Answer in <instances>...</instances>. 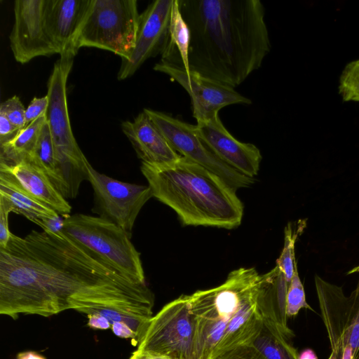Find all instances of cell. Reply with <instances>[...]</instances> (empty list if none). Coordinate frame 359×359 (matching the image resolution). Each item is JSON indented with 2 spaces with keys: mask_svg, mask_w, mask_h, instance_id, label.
<instances>
[{
  "mask_svg": "<svg viewBox=\"0 0 359 359\" xmlns=\"http://www.w3.org/2000/svg\"><path fill=\"white\" fill-rule=\"evenodd\" d=\"M129 359H172L163 355L142 351L140 350H136L134 351Z\"/></svg>",
  "mask_w": 359,
  "mask_h": 359,
  "instance_id": "cell-36",
  "label": "cell"
},
{
  "mask_svg": "<svg viewBox=\"0 0 359 359\" xmlns=\"http://www.w3.org/2000/svg\"><path fill=\"white\" fill-rule=\"evenodd\" d=\"M17 359H46L40 354L34 351H25L18 354Z\"/></svg>",
  "mask_w": 359,
  "mask_h": 359,
  "instance_id": "cell-37",
  "label": "cell"
},
{
  "mask_svg": "<svg viewBox=\"0 0 359 359\" xmlns=\"http://www.w3.org/2000/svg\"><path fill=\"white\" fill-rule=\"evenodd\" d=\"M45 122L46 114L27 125L12 141L1 144L0 165L12 166L27 158L35 148Z\"/></svg>",
  "mask_w": 359,
  "mask_h": 359,
  "instance_id": "cell-22",
  "label": "cell"
},
{
  "mask_svg": "<svg viewBox=\"0 0 359 359\" xmlns=\"http://www.w3.org/2000/svg\"><path fill=\"white\" fill-rule=\"evenodd\" d=\"M64 222L65 218L59 215L53 218L47 219L41 222L39 226L43 231L51 233H60L62 232Z\"/></svg>",
  "mask_w": 359,
  "mask_h": 359,
  "instance_id": "cell-33",
  "label": "cell"
},
{
  "mask_svg": "<svg viewBox=\"0 0 359 359\" xmlns=\"http://www.w3.org/2000/svg\"><path fill=\"white\" fill-rule=\"evenodd\" d=\"M174 0H156L140 15L133 52L127 61H121L118 80L132 75L149 58L162 54L169 36Z\"/></svg>",
  "mask_w": 359,
  "mask_h": 359,
  "instance_id": "cell-14",
  "label": "cell"
},
{
  "mask_svg": "<svg viewBox=\"0 0 359 359\" xmlns=\"http://www.w3.org/2000/svg\"><path fill=\"white\" fill-rule=\"evenodd\" d=\"M211 359H265L251 344L237 346Z\"/></svg>",
  "mask_w": 359,
  "mask_h": 359,
  "instance_id": "cell-29",
  "label": "cell"
},
{
  "mask_svg": "<svg viewBox=\"0 0 359 359\" xmlns=\"http://www.w3.org/2000/svg\"><path fill=\"white\" fill-rule=\"evenodd\" d=\"M262 280L255 268L241 267L220 285L189 295L196 320L195 359L252 344L262 327L257 309Z\"/></svg>",
  "mask_w": 359,
  "mask_h": 359,
  "instance_id": "cell-3",
  "label": "cell"
},
{
  "mask_svg": "<svg viewBox=\"0 0 359 359\" xmlns=\"http://www.w3.org/2000/svg\"><path fill=\"white\" fill-rule=\"evenodd\" d=\"M265 359H298V353L278 327L262 320V329L252 342Z\"/></svg>",
  "mask_w": 359,
  "mask_h": 359,
  "instance_id": "cell-23",
  "label": "cell"
},
{
  "mask_svg": "<svg viewBox=\"0 0 359 359\" xmlns=\"http://www.w3.org/2000/svg\"><path fill=\"white\" fill-rule=\"evenodd\" d=\"M21 130L0 114V145L12 141Z\"/></svg>",
  "mask_w": 359,
  "mask_h": 359,
  "instance_id": "cell-32",
  "label": "cell"
},
{
  "mask_svg": "<svg viewBox=\"0 0 359 359\" xmlns=\"http://www.w3.org/2000/svg\"><path fill=\"white\" fill-rule=\"evenodd\" d=\"M195 132L224 163L247 177L254 178L257 175L262 158L259 149L253 144L236 140L224 126L219 115L197 122Z\"/></svg>",
  "mask_w": 359,
  "mask_h": 359,
  "instance_id": "cell-15",
  "label": "cell"
},
{
  "mask_svg": "<svg viewBox=\"0 0 359 359\" xmlns=\"http://www.w3.org/2000/svg\"><path fill=\"white\" fill-rule=\"evenodd\" d=\"M45 4L46 0H16L14 2V24L9 40L18 62L25 64L36 57L57 53L45 29Z\"/></svg>",
  "mask_w": 359,
  "mask_h": 359,
  "instance_id": "cell-13",
  "label": "cell"
},
{
  "mask_svg": "<svg viewBox=\"0 0 359 359\" xmlns=\"http://www.w3.org/2000/svg\"><path fill=\"white\" fill-rule=\"evenodd\" d=\"M26 159L39 167L48 177L55 188L66 198V186L57 169L53 139L46 121L42 127L33 152Z\"/></svg>",
  "mask_w": 359,
  "mask_h": 359,
  "instance_id": "cell-24",
  "label": "cell"
},
{
  "mask_svg": "<svg viewBox=\"0 0 359 359\" xmlns=\"http://www.w3.org/2000/svg\"><path fill=\"white\" fill-rule=\"evenodd\" d=\"M12 212L10 204L0 196V248H5L12 233L8 228V215Z\"/></svg>",
  "mask_w": 359,
  "mask_h": 359,
  "instance_id": "cell-30",
  "label": "cell"
},
{
  "mask_svg": "<svg viewBox=\"0 0 359 359\" xmlns=\"http://www.w3.org/2000/svg\"><path fill=\"white\" fill-rule=\"evenodd\" d=\"M147 284L129 280L64 233H13L0 248V313L48 317L68 309L136 306L152 310Z\"/></svg>",
  "mask_w": 359,
  "mask_h": 359,
  "instance_id": "cell-1",
  "label": "cell"
},
{
  "mask_svg": "<svg viewBox=\"0 0 359 359\" xmlns=\"http://www.w3.org/2000/svg\"><path fill=\"white\" fill-rule=\"evenodd\" d=\"M288 285L284 274L277 266L262 274L257 309L262 320L276 325L290 340L294 334L287 325L286 296Z\"/></svg>",
  "mask_w": 359,
  "mask_h": 359,
  "instance_id": "cell-18",
  "label": "cell"
},
{
  "mask_svg": "<svg viewBox=\"0 0 359 359\" xmlns=\"http://www.w3.org/2000/svg\"><path fill=\"white\" fill-rule=\"evenodd\" d=\"M0 171L13 175L34 198L48 205L64 218L69 217L72 207L55 188L46 173L28 159L12 166L0 165Z\"/></svg>",
  "mask_w": 359,
  "mask_h": 359,
  "instance_id": "cell-19",
  "label": "cell"
},
{
  "mask_svg": "<svg viewBox=\"0 0 359 359\" xmlns=\"http://www.w3.org/2000/svg\"><path fill=\"white\" fill-rule=\"evenodd\" d=\"M111 329L117 337L125 339L130 338L133 341L135 342V344H137L135 334L126 323L120 322L114 323L111 325Z\"/></svg>",
  "mask_w": 359,
  "mask_h": 359,
  "instance_id": "cell-34",
  "label": "cell"
},
{
  "mask_svg": "<svg viewBox=\"0 0 359 359\" xmlns=\"http://www.w3.org/2000/svg\"><path fill=\"white\" fill-rule=\"evenodd\" d=\"M90 0H46L43 20L57 53L76 55L74 43Z\"/></svg>",
  "mask_w": 359,
  "mask_h": 359,
  "instance_id": "cell-16",
  "label": "cell"
},
{
  "mask_svg": "<svg viewBox=\"0 0 359 359\" xmlns=\"http://www.w3.org/2000/svg\"><path fill=\"white\" fill-rule=\"evenodd\" d=\"M190 32L189 69L235 88L271 50L259 0H177Z\"/></svg>",
  "mask_w": 359,
  "mask_h": 359,
  "instance_id": "cell-2",
  "label": "cell"
},
{
  "mask_svg": "<svg viewBox=\"0 0 359 359\" xmlns=\"http://www.w3.org/2000/svg\"><path fill=\"white\" fill-rule=\"evenodd\" d=\"M0 196L3 197L12 208V212L22 215L39 225L47 219L59 214L30 194L8 172L0 171Z\"/></svg>",
  "mask_w": 359,
  "mask_h": 359,
  "instance_id": "cell-20",
  "label": "cell"
},
{
  "mask_svg": "<svg viewBox=\"0 0 359 359\" xmlns=\"http://www.w3.org/2000/svg\"><path fill=\"white\" fill-rule=\"evenodd\" d=\"M328 359H337V358L336 355L333 353L331 352V354Z\"/></svg>",
  "mask_w": 359,
  "mask_h": 359,
  "instance_id": "cell-39",
  "label": "cell"
},
{
  "mask_svg": "<svg viewBox=\"0 0 359 359\" xmlns=\"http://www.w3.org/2000/svg\"><path fill=\"white\" fill-rule=\"evenodd\" d=\"M48 106V97H34L25 110L26 125L46 114Z\"/></svg>",
  "mask_w": 359,
  "mask_h": 359,
  "instance_id": "cell-31",
  "label": "cell"
},
{
  "mask_svg": "<svg viewBox=\"0 0 359 359\" xmlns=\"http://www.w3.org/2000/svg\"><path fill=\"white\" fill-rule=\"evenodd\" d=\"M121 128L142 163L163 165L180 157L144 111L123 122Z\"/></svg>",
  "mask_w": 359,
  "mask_h": 359,
  "instance_id": "cell-17",
  "label": "cell"
},
{
  "mask_svg": "<svg viewBox=\"0 0 359 359\" xmlns=\"http://www.w3.org/2000/svg\"><path fill=\"white\" fill-rule=\"evenodd\" d=\"M189 27L181 14L178 1L174 0L168 39L160 62L189 72Z\"/></svg>",
  "mask_w": 359,
  "mask_h": 359,
  "instance_id": "cell-21",
  "label": "cell"
},
{
  "mask_svg": "<svg viewBox=\"0 0 359 359\" xmlns=\"http://www.w3.org/2000/svg\"><path fill=\"white\" fill-rule=\"evenodd\" d=\"M140 15L136 0H90L77 34L74 50L97 48L130 59L135 48Z\"/></svg>",
  "mask_w": 359,
  "mask_h": 359,
  "instance_id": "cell-7",
  "label": "cell"
},
{
  "mask_svg": "<svg viewBox=\"0 0 359 359\" xmlns=\"http://www.w3.org/2000/svg\"><path fill=\"white\" fill-rule=\"evenodd\" d=\"M62 233L136 284H146L140 253L131 236L97 216L74 214L65 218Z\"/></svg>",
  "mask_w": 359,
  "mask_h": 359,
  "instance_id": "cell-6",
  "label": "cell"
},
{
  "mask_svg": "<svg viewBox=\"0 0 359 359\" xmlns=\"http://www.w3.org/2000/svg\"><path fill=\"white\" fill-rule=\"evenodd\" d=\"M196 320L182 294L150 319L137 350L172 359H195Z\"/></svg>",
  "mask_w": 359,
  "mask_h": 359,
  "instance_id": "cell-9",
  "label": "cell"
},
{
  "mask_svg": "<svg viewBox=\"0 0 359 359\" xmlns=\"http://www.w3.org/2000/svg\"><path fill=\"white\" fill-rule=\"evenodd\" d=\"M298 359H318L316 353L311 348L303 350L299 355Z\"/></svg>",
  "mask_w": 359,
  "mask_h": 359,
  "instance_id": "cell-38",
  "label": "cell"
},
{
  "mask_svg": "<svg viewBox=\"0 0 359 359\" xmlns=\"http://www.w3.org/2000/svg\"><path fill=\"white\" fill-rule=\"evenodd\" d=\"M153 197L171 208L185 226L238 227L244 207L218 175L182 156L163 165L142 163Z\"/></svg>",
  "mask_w": 359,
  "mask_h": 359,
  "instance_id": "cell-4",
  "label": "cell"
},
{
  "mask_svg": "<svg viewBox=\"0 0 359 359\" xmlns=\"http://www.w3.org/2000/svg\"><path fill=\"white\" fill-rule=\"evenodd\" d=\"M74 56L61 55L55 63L47 85L48 106L46 112L57 169L66 186V198L72 199L77 196L82 182L88 180L90 164L74 138L69 117L67 81Z\"/></svg>",
  "mask_w": 359,
  "mask_h": 359,
  "instance_id": "cell-5",
  "label": "cell"
},
{
  "mask_svg": "<svg viewBox=\"0 0 359 359\" xmlns=\"http://www.w3.org/2000/svg\"><path fill=\"white\" fill-rule=\"evenodd\" d=\"M154 69L168 75L188 93L191 97L193 116L196 122L206 121L218 116L219 111L235 104H250L251 100L233 88L208 79L194 72L164 65L156 64Z\"/></svg>",
  "mask_w": 359,
  "mask_h": 359,
  "instance_id": "cell-12",
  "label": "cell"
},
{
  "mask_svg": "<svg viewBox=\"0 0 359 359\" xmlns=\"http://www.w3.org/2000/svg\"><path fill=\"white\" fill-rule=\"evenodd\" d=\"M24 105L17 95L1 102L0 114L5 116L15 126L23 129L27 125Z\"/></svg>",
  "mask_w": 359,
  "mask_h": 359,
  "instance_id": "cell-28",
  "label": "cell"
},
{
  "mask_svg": "<svg viewBox=\"0 0 359 359\" xmlns=\"http://www.w3.org/2000/svg\"><path fill=\"white\" fill-rule=\"evenodd\" d=\"M314 280L332 353L337 359H359V280L346 296L341 287L318 275Z\"/></svg>",
  "mask_w": 359,
  "mask_h": 359,
  "instance_id": "cell-8",
  "label": "cell"
},
{
  "mask_svg": "<svg viewBox=\"0 0 359 359\" xmlns=\"http://www.w3.org/2000/svg\"><path fill=\"white\" fill-rule=\"evenodd\" d=\"M143 111L180 156L214 172L235 191L248 188L255 182L254 178L240 173L215 156L197 135L195 125L161 111L151 109Z\"/></svg>",
  "mask_w": 359,
  "mask_h": 359,
  "instance_id": "cell-10",
  "label": "cell"
},
{
  "mask_svg": "<svg viewBox=\"0 0 359 359\" xmlns=\"http://www.w3.org/2000/svg\"><path fill=\"white\" fill-rule=\"evenodd\" d=\"M305 226L306 222L299 220L297 223L289 222L284 229V246L276 259V266L283 272L288 283L292 278L297 262L294 255L295 243Z\"/></svg>",
  "mask_w": 359,
  "mask_h": 359,
  "instance_id": "cell-25",
  "label": "cell"
},
{
  "mask_svg": "<svg viewBox=\"0 0 359 359\" xmlns=\"http://www.w3.org/2000/svg\"><path fill=\"white\" fill-rule=\"evenodd\" d=\"M338 89L343 101L359 102V59L345 66L339 77Z\"/></svg>",
  "mask_w": 359,
  "mask_h": 359,
  "instance_id": "cell-26",
  "label": "cell"
},
{
  "mask_svg": "<svg viewBox=\"0 0 359 359\" xmlns=\"http://www.w3.org/2000/svg\"><path fill=\"white\" fill-rule=\"evenodd\" d=\"M302 309L314 311L306 300L304 285L299 278L296 262L294 274L289 283L286 296V313L287 317L296 316Z\"/></svg>",
  "mask_w": 359,
  "mask_h": 359,
  "instance_id": "cell-27",
  "label": "cell"
},
{
  "mask_svg": "<svg viewBox=\"0 0 359 359\" xmlns=\"http://www.w3.org/2000/svg\"><path fill=\"white\" fill-rule=\"evenodd\" d=\"M94 196L93 212L116 224L132 236V229L143 205L153 197L149 185L115 180L88 167Z\"/></svg>",
  "mask_w": 359,
  "mask_h": 359,
  "instance_id": "cell-11",
  "label": "cell"
},
{
  "mask_svg": "<svg viewBox=\"0 0 359 359\" xmlns=\"http://www.w3.org/2000/svg\"><path fill=\"white\" fill-rule=\"evenodd\" d=\"M88 325L93 329L107 330L111 328L109 320L103 316L94 313L87 315Z\"/></svg>",
  "mask_w": 359,
  "mask_h": 359,
  "instance_id": "cell-35",
  "label": "cell"
}]
</instances>
